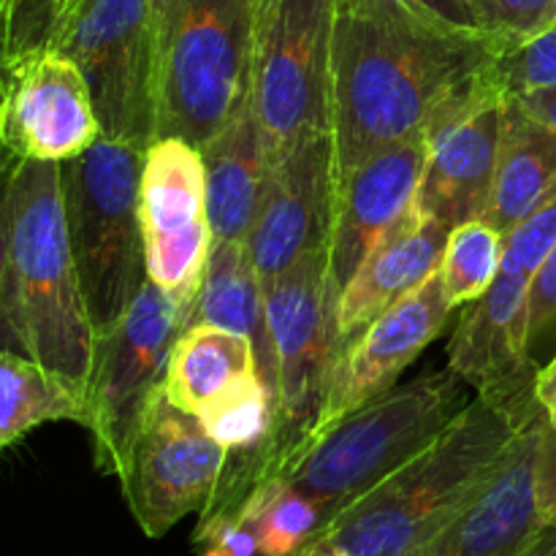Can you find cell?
Returning a JSON list of instances; mask_svg holds the SVG:
<instances>
[{
	"label": "cell",
	"instance_id": "277c9868",
	"mask_svg": "<svg viewBox=\"0 0 556 556\" xmlns=\"http://www.w3.org/2000/svg\"><path fill=\"white\" fill-rule=\"evenodd\" d=\"M258 0H152L157 139L204 147L250 90Z\"/></svg>",
	"mask_w": 556,
	"mask_h": 556
},
{
	"label": "cell",
	"instance_id": "484cf974",
	"mask_svg": "<svg viewBox=\"0 0 556 556\" xmlns=\"http://www.w3.org/2000/svg\"><path fill=\"white\" fill-rule=\"evenodd\" d=\"M503 233L486 220H467L451 228L440 277L454 307H467L492 288L503 264Z\"/></svg>",
	"mask_w": 556,
	"mask_h": 556
},
{
	"label": "cell",
	"instance_id": "1f68e13d",
	"mask_svg": "<svg viewBox=\"0 0 556 556\" xmlns=\"http://www.w3.org/2000/svg\"><path fill=\"white\" fill-rule=\"evenodd\" d=\"M535 508L543 527L556 525V427L548 421L535 451Z\"/></svg>",
	"mask_w": 556,
	"mask_h": 556
},
{
	"label": "cell",
	"instance_id": "7c38bea8",
	"mask_svg": "<svg viewBox=\"0 0 556 556\" xmlns=\"http://www.w3.org/2000/svg\"><path fill=\"white\" fill-rule=\"evenodd\" d=\"M101 139L90 87L54 43L5 54L0 65V168L65 163Z\"/></svg>",
	"mask_w": 556,
	"mask_h": 556
},
{
	"label": "cell",
	"instance_id": "e575fe53",
	"mask_svg": "<svg viewBox=\"0 0 556 556\" xmlns=\"http://www.w3.org/2000/svg\"><path fill=\"white\" fill-rule=\"evenodd\" d=\"M535 396H538V402H541L543 410H546L548 424H554L556 427V353L546 367L538 369Z\"/></svg>",
	"mask_w": 556,
	"mask_h": 556
},
{
	"label": "cell",
	"instance_id": "836d02e7",
	"mask_svg": "<svg viewBox=\"0 0 556 556\" xmlns=\"http://www.w3.org/2000/svg\"><path fill=\"white\" fill-rule=\"evenodd\" d=\"M525 112H530L532 117H538L541 123H546L548 128L556 130V87H546V90L527 92V96L514 98Z\"/></svg>",
	"mask_w": 556,
	"mask_h": 556
},
{
	"label": "cell",
	"instance_id": "44dd1931",
	"mask_svg": "<svg viewBox=\"0 0 556 556\" xmlns=\"http://www.w3.org/2000/svg\"><path fill=\"white\" fill-rule=\"evenodd\" d=\"M195 324L220 326L250 337L258 375L275 402V348H271L269 318H266L264 280L255 271L244 244L212 242L201 291L188 318V326Z\"/></svg>",
	"mask_w": 556,
	"mask_h": 556
},
{
	"label": "cell",
	"instance_id": "83f0119b",
	"mask_svg": "<svg viewBox=\"0 0 556 556\" xmlns=\"http://www.w3.org/2000/svg\"><path fill=\"white\" fill-rule=\"evenodd\" d=\"M489 71L508 98L556 87V22L532 38L500 49Z\"/></svg>",
	"mask_w": 556,
	"mask_h": 556
},
{
	"label": "cell",
	"instance_id": "52a82bcc",
	"mask_svg": "<svg viewBox=\"0 0 556 556\" xmlns=\"http://www.w3.org/2000/svg\"><path fill=\"white\" fill-rule=\"evenodd\" d=\"M47 43L79 65L101 136L141 150L157 139L152 0H79Z\"/></svg>",
	"mask_w": 556,
	"mask_h": 556
},
{
	"label": "cell",
	"instance_id": "e0dca14e",
	"mask_svg": "<svg viewBox=\"0 0 556 556\" xmlns=\"http://www.w3.org/2000/svg\"><path fill=\"white\" fill-rule=\"evenodd\" d=\"M530 277L500 271L486 293L467 304L448 345L454 369L478 396L532 402L538 369L527 356Z\"/></svg>",
	"mask_w": 556,
	"mask_h": 556
},
{
	"label": "cell",
	"instance_id": "d590c367",
	"mask_svg": "<svg viewBox=\"0 0 556 556\" xmlns=\"http://www.w3.org/2000/svg\"><path fill=\"white\" fill-rule=\"evenodd\" d=\"M521 556H556V525L541 527V532L532 538V543Z\"/></svg>",
	"mask_w": 556,
	"mask_h": 556
},
{
	"label": "cell",
	"instance_id": "7a4b0ae2",
	"mask_svg": "<svg viewBox=\"0 0 556 556\" xmlns=\"http://www.w3.org/2000/svg\"><path fill=\"white\" fill-rule=\"evenodd\" d=\"M541 413L546 410L538 400L500 402L476 394L443 434L326 521L313 541L334 543L351 556H410L489 486Z\"/></svg>",
	"mask_w": 556,
	"mask_h": 556
},
{
	"label": "cell",
	"instance_id": "30bf717a",
	"mask_svg": "<svg viewBox=\"0 0 556 556\" xmlns=\"http://www.w3.org/2000/svg\"><path fill=\"white\" fill-rule=\"evenodd\" d=\"M489 63L467 76L424 128L427 161L413 206L445 228L483 220L492 201L510 98Z\"/></svg>",
	"mask_w": 556,
	"mask_h": 556
},
{
	"label": "cell",
	"instance_id": "d6a6232c",
	"mask_svg": "<svg viewBox=\"0 0 556 556\" xmlns=\"http://www.w3.org/2000/svg\"><path fill=\"white\" fill-rule=\"evenodd\" d=\"M5 182H9V174H0V348L22 353L9 304V264H5Z\"/></svg>",
	"mask_w": 556,
	"mask_h": 556
},
{
	"label": "cell",
	"instance_id": "603a6c76",
	"mask_svg": "<svg viewBox=\"0 0 556 556\" xmlns=\"http://www.w3.org/2000/svg\"><path fill=\"white\" fill-rule=\"evenodd\" d=\"M49 421H74L87 429V391L36 358L0 348V451Z\"/></svg>",
	"mask_w": 556,
	"mask_h": 556
},
{
	"label": "cell",
	"instance_id": "9c48e42d",
	"mask_svg": "<svg viewBox=\"0 0 556 556\" xmlns=\"http://www.w3.org/2000/svg\"><path fill=\"white\" fill-rule=\"evenodd\" d=\"M182 329V307L147 280L119 324L98 337L96 369L87 386V429L92 434V459L103 476H119L147 405L166 389L168 353Z\"/></svg>",
	"mask_w": 556,
	"mask_h": 556
},
{
	"label": "cell",
	"instance_id": "ffe728a7",
	"mask_svg": "<svg viewBox=\"0 0 556 556\" xmlns=\"http://www.w3.org/2000/svg\"><path fill=\"white\" fill-rule=\"evenodd\" d=\"M201 157L212 237L215 242L244 244L258 217L269 177V150L250 90L233 117L201 147Z\"/></svg>",
	"mask_w": 556,
	"mask_h": 556
},
{
	"label": "cell",
	"instance_id": "4dcf8cb0",
	"mask_svg": "<svg viewBox=\"0 0 556 556\" xmlns=\"http://www.w3.org/2000/svg\"><path fill=\"white\" fill-rule=\"evenodd\" d=\"M556 345V248L530 282L527 302V356L535 369L554 358Z\"/></svg>",
	"mask_w": 556,
	"mask_h": 556
},
{
	"label": "cell",
	"instance_id": "ba28073f",
	"mask_svg": "<svg viewBox=\"0 0 556 556\" xmlns=\"http://www.w3.org/2000/svg\"><path fill=\"white\" fill-rule=\"evenodd\" d=\"M337 0H258L250 98L269 157L329 130V63Z\"/></svg>",
	"mask_w": 556,
	"mask_h": 556
},
{
	"label": "cell",
	"instance_id": "f1b7e54d",
	"mask_svg": "<svg viewBox=\"0 0 556 556\" xmlns=\"http://www.w3.org/2000/svg\"><path fill=\"white\" fill-rule=\"evenodd\" d=\"M467 5L481 30L503 49L556 22V0H467Z\"/></svg>",
	"mask_w": 556,
	"mask_h": 556
},
{
	"label": "cell",
	"instance_id": "f35d334b",
	"mask_svg": "<svg viewBox=\"0 0 556 556\" xmlns=\"http://www.w3.org/2000/svg\"><path fill=\"white\" fill-rule=\"evenodd\" d=\"M76 3H79V0H54V5H52V27H49V36H52V30H54V27H58V22L63 20V16L68 14V11L74 9ZM49 36H47V41H49Z\"/></svg>",
	"mask_w": 556,
	"mask_h": 556
},
{
	"label": "cell",
	"instance_id": "ab89813d",
	"mask_svg": "<svg viewBox=\"0 0 556 556\" xmlns=\"http://www.w3.org/2000/svg\"><path fill=\"white\" fill-rule=\"evenodd\" d=\"M5 54H9V43H5V38H3V33H0V65H3V60H5ZM0 174H5L3 168H0Z\"/></svg>",
	"mask_w": 556,
	"mask_h": 556
},
{
	"label": "cell",
	"instance_id": "7402d4cb",
	"mask_svg": "<svg viewBox=\"0 0 556 556\" xmlns=\"http://www.w3.org/2000/svg\"><path fill=\"white\" fill-rule=\"evenodd\" d=\"M556 190V130L508 101L492 201L483 220L508 233Z\"/></svg>",
	"mask_w": 556,
	"mask_h": 556
},
{
	"label": "cell",
	"instance_id": "8d00e7d4",
	"mask_svg": "<svg viewBox=\"0 0 556 556\" xmlns=\"http://www.w3.org/2000/svg\"><path fill=\"white\" fill-rule=\"evenodd\" d=\"M25 0H0V33H3L5 43H9V33L14 27L16 16H20V9Z\"/></svg>",
	"mask_w": 556,
	"mask_h": 556
},
{
	"label": "cell",
	"instance_id": "74e56055",
	"mask_svg": "<svg viewBox=\"0 0 556 556\" xmlns=\"http://www.w3.org/2000/svg\"><path fill=\"white\" fill-rule=\"evenodd\" d=\"M299 556H351L342 548H337L334 543H326V541H313L309 546H304V552Z\"/></svg>",
	"mask_w": 556,
	"mask_h": 556
},
{
	"label": "cell",
	"instance_id": "cb8c5ba5",
	"mask_svg": "<svg viewBox=\"0 0 556 556\" xmlns=\"http://www.w3.org/2000/svg\"><path fill=\"white\" fill-rule=\"evenodd\" d=\"M250 372H258L250 337L195 324L182 329L168 353L166 396L179 410L195 416L204 402Z\"/></svg>",
	"mask_w": 556,
	"mask_h": 556
},
{
	"label": "cell",
	"instance_id": "9a60e30c",
	"mask_svg": "<svg viewBox=\"0 0 556 556\" xmlns=\"http://www.w3.org/2000/svg\"><path fill=\"white\" fill-rule=\"evenodd\" d=\"M451 313L454 304L445 296L443 277L434 271L418 291L378 315L356 340L348 342L337 353L313 440L394 389L402 372L448 329Z\"/></svg>",
	"mask_w": 556,
	"mask_h": 556
},
{
	"label": "cell",
	"instance_id": "5bb4252c",
	"mask_svg": "<svg viewBox=\"0 0 556 556\" xmlns=\"http://www.w3.org/2000/svg\"><path fill=\"white\" fill-rule=\"evenodd\" d=\"M331 210V139L329 130H315L269 157L264 201L244 242L261 280H275L307 253L326 250Z\"/></svg>",
	"mask_w": 556,
	"mask_h": 556
},
{
	"label": "cell",
	"instance_id": "5b68a950",
	"mask_svg": "<svg viewBox=\"0 0 556 556\" xmlns=\"http://www.w3.org/2000/svg\"><path fill=\"white\" fill-rule=\"evenodd\" d=\"M470 402V386L454 369L418 375L318 434L286 481L331 521L421 454Z\"/></svg>",
	"mask_w": 556,
	"mask_h": 556
},
{
	"label": "cell",
	"instance_id": "4316f807",
	"mask_svg": "<svg viewBox=\"0 0 556 556\" xmlns=\"http://www.w3.org/2000/svg\"><path fill=\"white\" fill-rule=\"evenodd\" d=\"M337 9L451 33V36H486L467 0H337Z\"/></svg>",
	"mask_w": 556,
	"mask_h": 556
},
{
	"label": "cell",
	"instance_id": "4fadbf2b",
	"mask_svg": "<svg viewBox=\"0 0 556 556\" xmlns=\"http://www.w3.org/2000/svg\"><path fill=\"white\" fill-rule=\"evenodd\" d=\"M139 223L147 277L182 307L188 326L215 242L206 217V177L199 147L179 136H161L147 147Z\"/></svg>",
	"mask_w": 556,
	"mask_h": 556
},
{
	"label": "cell",
	"instance_id": "d4e9b609",
	"mask_svg": "<svg viewBox=\"0 0 556 556\" xmlns=\"http://www.w3.org/2000/svg\"><path fill=\"white\" fill-rule=\"evenodd\" d=\"M195 418L212 440L228 451L253 448L269 440L275 427V402L258 372L233 380L228 389L199 407Z\"/></svg>",
	"mask_w": 556,
	"mask_h": 556
},
{
	"label": "cell",
	"instance_id": "8992f818",
	"mask_svg": "<svg viewBox=\"0 0 556 556\" xmlns=\"http://www.w3.org/2000/svg\"><path fill=\"white\" fill-rule=\"evenodd\" d=\"M141 147L101 136L60 163L71 255L98 337L119 324L147 277L139 223Z\"/></svg>",
	"mask_w": 556,
	"mask_h": 556
},
{
	"label": "cell",
	"instance_id": "8fae6325",
	"mask_svg": "<svg viewBox=\"0 0 556 556\" xmlns=\"http://www.w3.org/2000/svg\"><path fill=\"white\" fill-rule=\"evenodd\" d=\"M228 448L206 434L193 413H185L157 391L125 451L119 489L130 516L147 538L157 541L168 530L210 505Z\"/></svg>",
	"mask_w": 556,
	"mask_h": 556
},
{
	"label": "cell",
	"instance_id": "3957f363",
	"mask_svg": "<svg viewBox=\"0 0 556 556\" xmlns=\"http://www.w3.org/2000/svg\"><path fill=\"white\" fill-rule=\"evenodd\" d=\"M5 264L20 351L87 391L98 334L71 255L60 163L27 161L9 174Z\"/></svg>",
	"mask_w": 556,
	"mask_h": 556
},
{
	"label": "cell",
	"instance_id": "d6986e66",
	"mask_svg": "<svg viewBox=\"0 0 556 556\" xmlns=\"http://www.w3.org/2000/svg\"><path fill=\"white\" fill-rule=\"evenodd\" d=\"M448 231L451 228L443 223L424 217L410 206L380 237L337 304V353L356 340L378 315L410 296L440 271Z\"/></svg>",
	"mask_w": 556,
	"mask_h": 556
},
{
	"label": "cell",
	"instance_id": "f546056e",
	"mask_svg": "<svg viewBox=\"0 0 556 556\" xmlns=\"http://www.w3.org/2000/svg\"><path fill=\"white\" fill-rule=\"evenodd\" d=\"M556 248V190L538 206L532 215L516 228L505 233L503 242V264L500 271H510V275L535 277L543 261Z\"/></svg>",
	"mask_w": 556,
	"mask_h": 556
},
{
	"label": "cell",
	"instance_id": "ac0fdd59",
	"mask_svg": "<svg viewBox=\"0 0 556 556\" xmlns=\"http://www.w3.org/2000/svg\"><path fill=\"white\" fill-rule=\"evenodd\" d=\"M546 413L530 421L489 486L445 530L410 556H521L541 532L535 451Z\"/></svg>",
	"mask_w": 556,
	"mask_h": 556
},
{
	"label": "cell",
	"instance_id": "2e32d148",
	"mask_svg": "<svg viewBox=\"0 0 556 556\" xmlns=\"http://www.w3.org/2000/svg\"><path fill=\"white\" fill-rule=\"evenodd\" d=\"M424 161L427 139L421 134L369 157L334 188V210L326 242V288L334 304H340L342 291L369 250L413 206Z\"/></svg>",
	"mask_w": 556,
	"mask_h": 556
},
{
	"label": "cell",
	"instance_id": "6da1fadb",
	"mask_svg": "<svg viewBox=\"0 0 556 556\" xmlns=\"http://www.w3.org/2000/svg\"><path fill=\"white\" fill-rule=\"evenodd\" d=\"M500 49L486 36H451L337 9L329 63L334 188L369 157L421 136L440 103Z\"/></svg>",
	"mask_w": 556,
	"mask_h": 556
}]
</instances>
